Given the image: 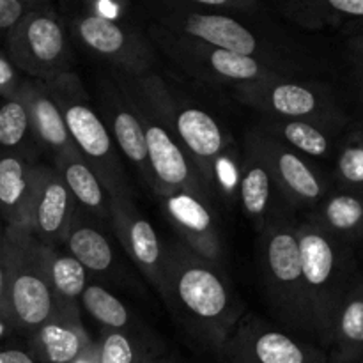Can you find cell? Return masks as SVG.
Listing matches in <instances>:
<instances>
[{"instance_id":"29","label":"cell","mask_w":363,"mask_h":363,"mask_svg":"<svg viewBox=\"0 0 363 363\" xmlns=\"http://www.w3.org/2000/svg\"><path fill=\"white\" fill-rule=\"evenodd\" d=\"M0 152L38 162L39 147L32 131L30 113L23 92L0 101Z\"/></svg>"},{"instance_id":"44","label":"cell","mask_w":363,"mask_h":363,"mask_svg":"<svg viewBox=\"0 0 363 363\" xmlns=\"http://www.w3.org/2000/svg\"><path fill=\"white\" fill-rule=\"evenodd\" d=\"M170 363H172V362H170Z\"/></svg>"},{"instance_id":"30","label":"cell","mask_w":363,"mask_h":363,"mask_svg":"<svg viewBox=\"0 0 363 363\" xmlns=\"http://www.w3.org/2000/svg\"><path fill=\"white\" fill-rule=\"evenodd\" d=\"M330 172L332 183L340 190L363 194V119H353L340 138Z\"/></svg>"},{"instance_id":"23","label":"cell","mask_w":363,"mask_h":363,"mask_svg":"<svg viewBox=\"0 0 363 363\" xmlns=\"http://www.w3.org/2000/svg\"><path fill=\"white\" fill-rule=\"evenodd\" d=\"M38 163L23 156L0 152V222L13 234H28Z\"/></svg>"},{"instance_id":"28","label":"cell","mask_w":363,"mask_h":363,"mask_svg":"<svg viewBox=\"0 0 363 363\" xmlns=\"http://www.w3.org/2000/svg\"><path fill=\"white\" fill-rule=\"evenodd\" d=\"M98 220L91 215L77 209L67 233L66 245L67 254L73 255L87 273L92 275H106L113 268V248L106 234L98 225Z\"/></svg>"},{"instance_id":"15","label":"cell","mask_w":363,"mask_h":363,"mask_svg":"<svg viewBox=\"0 0 363 363\" xmlns=\"http://www.w3.org/2000/svg\"><path fill=\"white\" fill-rule=\"evenodd\" d=\"M110 225L126 254L142 275L163 293L165 277V248L162 247L155 227L144 218L133 202V194H108Z\"/></svg>"},{"instance_id":"12","label":"cell","mask_w":363,"mask_h":363,"mask_svg":"<svg viewBox=\"0 0 363 363\" xmlns=\"http://www.w3.org/2000/svg\"><path fill=\"white\" fill-rule=\"evenodd\" d=\"M123 92L128 101L133 105L142 124L149 167H151L152 177H155V199L183 190L199 195L215 206V197H213L209 184L206 183L195 163L188 158L186 152L177 145L165 124L151 112L145 103H142L130 92Z\"/></svg>"},{"instance_id":"3","label":"cell","mask_w":363,"mask_h":363,"mask_svg":"<svg viewBox=\"0 0 363 363\" xmlns=\"http://www.w3.org/2000/svg\"><path fill=\"white\" fill-rule=\"evenodd\" d=\"M149 16L152 23L167 30L254 59L289 78H318L328 69L325 57L315 55L291 38H284L275 28L254 23V16L194 14L176 9L169 2L151 4Z\"/></svg>"},{"instance_id":"7","label":"cell","mask_w":363,"mask_h":363,"mask_svg":"<svg viewBox=\"0 0 363 363\" xmlns=\"http://www.w3.org/2000/svg\"><path fill=\"white\" fill-rule=\"evenodd\" d=\"M234 99L261 117L312 121L347 128L353 117L346 99L330 82L319 78H273L230 89Z\"/></svg>"},{"instance_id":"21","label":"cell","mask_w":363,"mask_h":363,"mask_svg":"<svg viewBox=\"0 0 363 363\" xmlns=\"http://www.w3.org/2000/svg\"><path fill=\"white\" fill-rule=\"evenodd\" d=\"M269 7L303 30L339 28L344 39L363 34V0H294Z\"/></svg>"},{"instance_id":"2","label":"cell","mask_w":363,"mask_h":363,"mask_svg":"<svg viewBox=\"0 0 363 363\" xmlns=\"http://www.w3.org/2000/svg\"><path fill=\"white\" fill-rule=\"evenodd\" d=\"M163 300L206 346L222 351L245 315L222 266L209 262L181 241L165 248Z\"/></svg>"},{"instance_id":"31","label":"cell","mask_w":363,"mask_h":363,"mask_svg":"<svg viewBox=\"0 0 363 363\" xmlns=\"http://www.w3.org/2000/svg\"><path fill=\"white\" fill-rule=\"evenodd\" d=\"M43 261L57 298L66 305H78L85 287L89 286L87 269L67 252L46 245H43Z\"/></svg>"},{"instance_id":"33","label":"cell","mask_w":363,"mask_h":363,"mask_svg":"<svg viewBox=\"0 0 363 363\" xmlns=\"http://www.w3.org/2000/svg\"><path fill=\"white\" fill-rule=\"evenodd\" d=\"M96 362L98 363H152L151 354L135 337L133 332L103 330L101 339L96 342Z\"/></svg>"},{"instance_id":"8","label":"cell","mask_w":363,"mask_h":363,"mask_svg":"<svg viewBox=\"0 0 363 363\" xmlns=\"http://www.w3.org/2000/svg\"><path fill=\"white\" fill-rule=\"evenodd\" d=\"M145 34L155 48L169 57L184 74L213 87L234 89L273 78H289L257 60L236 55L188 35L176 34L152 21Z\"/></svg>"},{"instance_id":"42","label":"cell","mask_w":363,"mask_h":363,"mask_svg":"<svg viewBox=\"0 0 363 363\" xmlns=\"http://www.w3.org/2000/svg\"><path fill=\"white\" fill-rule=\"evenodd\" d=\"M4 230H6V227H4L2 222H0V233H4Z\"/></svg>"},{"instance_id":"13","label":"cell","mask_w":363,"mask_h":363,"mask_svg":"<svg viewBox=\"0 0 363 363\" xmlns=\"http://www.w3.org/2000/svg\"><path fill=\"white\" fill-rule=\"evenodd\" d=\"M245 142L268 163L284 201L294 213L298 209H314L333 188L332 177L321 167L279 144L254 126L245 135Z\"/></svg>"},{"instance_id":"38","label":"cell","mask_w":363,"mask_h":363,"mask_svg":"<svg viewBox=\"0 0 363 363\" xmlns=\"http://www.w3.org/2000/svg\"><path fill=\"white\" fill-rule=\"evenodd\" d=\"M351 64V87H353L354 101L360 110V119H363V62L362 60H350Z\"/></svg>"},{"instance_id":"35","label":"cell","mask_w":363,"mask_h":363,"mask_svg":"<svg viewBox=\"0 0 363 363\" xmlns=\"http://www.w3.org/2000/svg\"><path fill=\"white\" fill-rule=\"evenodd\" d=\"M38 4L39 0H0V39L6 41Z\"/></svg>"},{"instance_id":"22","label":"cell","mask_w":363,"mask_h":363,"mask_svg":"<svg viewBox=\"0 0 363 363\" xmlns=\"http://www.w3.org/2000/svg\"><path fill=\"white\" fill-rule=\"evenodd\" d=\"M254 128L312 162L314 160L333 162L340 138L347 130V128H337L330 124L312 123V121L272 119V117H261Z\"/></svg>"},{"instance_id":"18","label":"cell","mask_w":363,"mask_h":363,"mask_svg":"<svg viewBox=\"0 0 363 363\" xmlns=\"http://www.w3.org/2000/svg\"><path fill=\"white\" fill-rule=\"evenodd\" d=\"M98 108L121 158H126L138 177L144 181L145 188L155 195V177L149 167L142 124L133 105L128 101L124 92L113 80L99 84Z\"/></svg>"},{"instance_id":"4","label":"cell","mask_w":363,"mask_h":363,"mask_svg":"<svg viewBox=\"0 0 363 363\" xmlns=\"http://www.w3.org/2000/svg\"><path fill=\"white\" fill-rule=\"evenodd\" d=\"M298 245L312 335L328 347L337 312L360 273L357 254L307 218L298 222Z\"/></svg>"},{"instance_id":"39","label":"cell","mask_w":363,"mask_h":363,"mask_svg":"<svg viewBox=\"0 0 363 363\" xmlns=\"http://www.w3.org/2000/svg\"><path fill=\"white\" fill-rule=\"evenodd\" d=\"M0 363H39L27 347H0Z\"/></svg>"},{"instance_id":"24","label":"cell","mask_w":363,"mask_h":363,"mask_svg":"<svg viewBox=\"0 0 363 363\" xmlns=\"http://www.w3.org/2000/svg\"><path fill=\"white\" fill-rule=\"evenodd\" d=\"M21 92L27 99L32 131H34L39 152H45L53 160L62 152L73 149L74 145L67 133L62 113L53 101L45 82L25 78L21 84Z\"/></svg>"},{"instance_id":"43","label":"cell","mask_w":363,"mask_h":363,"mask_svg":"<svg viewBox=\"0 0 363 363\" xmlns=\"http://www.w3.org/2000/svg\"><path fill=\"white\" fill-rule=\"evenodd\" d=\"M357 363H363V357H362V358H360V360H358Z\"/></svg>"},{"instance_id":"40","label":"cell","mask_w":363,"mask_h":363,"mask_svg":"<svg viewBox=\"0 0 363 363\" xmlns=\"http://www.w3.org/2000/svg\"><path fill=\"white\" fill-rule=\"evenodd\" d=\"M14 335H20L16 326L11 321L7 311H0V347L11 346V339H13Z\"/></svg>"},{"instance_id":"41","label":"cell","mask_w":363,"mask_h":363,"mask_svg":"<svg viewBox=\"0 0 363 363\" xmlns=\"http://www.w3.org/2000/svg\"><path fill=\"white\" fill-rule=\"evenodd\" d=\"M344 46H346L347 59H350V60H362V62H363V34L346 38V39H344Z\"/></svg>"},{"instance_id":"17","label":"cell","mask_w":363,"mask_h":363,"mask_svg":"<svg viewBox=\"0 0 363 363\" xmlns=\"http://www.w3.org/2000/svg\"><path fill=\"white\" fill-rule=\"evenodd\" d=\"M77 209L73 195L57 170L52 165L38 163L28 215V236L46 247L57 248L64 245Z\"/></svg>"},{"instance_id":"34","label":"cell","mask_w":363,"mask_h":363,"mask_svg":"<svg viewBox=\"0 0 363 363\" xmlns=\"http://www.w3.org/2000/svg\"><path fill=\"white\" fill-rule=\"evenodd\" d=\"M172 7L194 14L222 16H259L262 4L257 0H167Z\"/></svg>"},{"instance_id":"20","label":"cell","mask_w":363,"mask_h":363,"mask_svg":"<svg viewBox=\"0 0 363 363\" xmlns=\"http://www.w3.org/2000/svg\"><path fill=\"white\" fill-rule=\"evenodd\" d=\"M236 201H240L245 216L259 234L266 229L273 216L284 209H291L273 179L268 163L247 142L243 144L241 155Z\"/></svg>"},{"instance_id":"25","label":"cell","mask_w":363,"mask_h":363,"mask_svg":"<svg viewBox=\"0 0 363 363\" xmlns=\"http://www.w3.org/2000/svg\"><path fill=\"white\" fill-rule=\"evenodd\" d=\"M307 220L335 240L357 248L363 241V194L333 186L307 213Z\"/></svg>"},{"instance_id":"9","label":"cell","mask_w":363,"mask_h":363,"mask_svg":"<svg viewBox=\"0 0 363 363\" xmlns=\"http://www.w3.org/2000/svg\"><path fill=\"white\" fill-rule=\"evenodd\" d=\"M4 46L16 69L32 80L48 82L69 73L74 62L66 21L45 0H39Z\"/></svg>"},{"instance_id":"27","label":"cell","mask_w":363,"mask_h":363,"mask_svg":"<svg viewBox=\"0 0 363 363\" xmlns=\"http://www.w3.org/2000/svg\"><path fill=\"white\" fill-rule=\"evenodd\" d=\"M328 363H357L363 357V272L354 279L335 315Z\"/></svg>"},{"instance_id":"16","label":"cell","mask_w":363,"mask_h":363,"mask_svg":"<svg viewBox=\"0 0 363 363\" xmlns=\"http://www.w3.org/2000/svg\"><path fill=\"white\" fill-rule=\"evenodd\" d=\"M156 201L162 206L165 218L181 236V243L223 268L225 248L211 202L183 190L162 195Z\"/></svg>"},{"instance_id":"5","label":"cell","mask_w":363,"mask_h":363,"mask_svg":"<svg viewBox=\"0 0 363 363\" xmlns=\"http://www.w3.org/2000/svg\"><path fill=\"white\" fill-rule=\"evenodd\" d=\"M45 84L62 113L71 142L94 170L106 191L131 194L123 158L101 116L92 106L91 96L85 91L80 77L69 71Z\"/></svg>"},{"instance_id":"36","label":"cell","mask_w":363,"mask_h":363,"mask_svg":"<svg viewBox=\"0 0 363 363\" xmlns=\"http://www.w3.org/2000/svg\"><path fill=\"white\" fill-rule=\"evenodd\" d=\"M20 236L21 234H13L7 229L0 233V311H6L7 286H9L11 268H13Z\"/></svg>"},{"instance_id":"1","label":"cell","mask_w":363,"mask_h":363,"mask_svg":"<svg viewBox=\"0 0 363 363\" xmlns=\"http://www.w3.org/2000/svg\"><path fill=\"white\" fill-rule=\"evenodd\" d=\"M113 82L145 103L165 124L177 145L186 152L209 184L215 201L225 204L236 201L241 156L230 131L215 113L163 80L160 74L126 77L113 73Z\"/></svg>"},{"instance_id":"11","label":"cell","mask_w":363,"mask_h":363,"mask_svg":"<svg viewBox=\"0 0 363 363\" xmlns=\"http://www.w3.org/2000/svg\"><path fill=\"white\" fill-rule=\"evenodd\" d=\"M57 298L43 261V245L28 234L18 238L16 255L7 286L6 311L20 335L28 337L59 314Z\"/></svg>"},{"instance_id":"26","label":"cell","mask_w":363,"mask_h":363,"mask_svg":"<svg viewBox=\"0 0 363 363\" xmlns=\"http://www.w3.org/2000/svg\"><path fill=\"white\" fill-rule=\"evenodd\" d=\"M53 169L64 181L69 194L73 195L77 208L91 215L98 222L110 225L108 191L103 186L99 177L91 169L77 147L62 152L52 160Z\"/></svg>"},{"instance_id":"37","label":"cell","mask_w":363,"mask_h":363,"mask_svg":"<svg viewBox=\"0 0 363 363\" xmlns=\"http://www.w3.org/2000/svg\"><path fill=\"white\" fill-rule=\"evenodd\" d=\"M23 78L6 52L0 50V99L13 98L20 92Z\"/></svg>"},{"instance_id":"6","label":"cell","mask_w":363,"mask_h":363,"mask_svg":"<svg viewBox=\"0 0 363 363\" xmlns=\"http://www.w3.org/2000/svg\"><path fill=\"white\" fill-rule=\"evenodd\" d=\"M259 236L261 272L273 312L287 328L312 335L298 245V220L293 209H284L273 216Z\"/></svg>"},{"instance_id":"14","label":"cell","mask_w":363,"mask_h":363,"mask_svg":"<svg viewBox=\"0 0 363 363\" xmlns=\"http://www.w3.org/2000/svg\"><path fill=\"white\" fill-rule=\"evenodd\" d=\"M220 353L227 363H328L321 347L254 315H243Z\"/></svg>"},{"instance_id":"19","label":"cell","mask_w":363,"mask_h":363,"mask_svg":"<svg viewBox=\"0 0 363 363\" xmlns=\"http://www.w3.org/2000/svg\"><path fill=\"white\" fill-rule=\"evenodd\" d=\"M27 339V350L39 363H77L96 344L82 325L80 305L66 303Z\"/></svg>"},{"instance_id":"32","label":"cell","mask_w":363,"mask_h":363,"mask_svg":"<svg viewBox=\"0 0 363 363\" xmlns=\"http://www.w3.org/2000/svg\"><path fill=\"white\" fill-rule=\"evenodd\" d=\"M82 307L89 312L94 321L103 326V330H119V332H133V319L126 305L113 296L110 291L98 284H89L80 296Z\"/></svg>"},{"instance_id":"10","label":"cell","mask_w":363,"mask_h":363,"mask_svg":"<svg viewBox=\"0 0 363 363\" xmlns=\"http://www.w3.org/2000/svg\"><path fill=\"white\" fill-rule=\"evenodd\" d=\"M74 41L101 62L110 64L113 73L144 77L152 73L156 48L145 32L130 21H116L82 9L64 18Z\"/></svg>"}]
</instances>
